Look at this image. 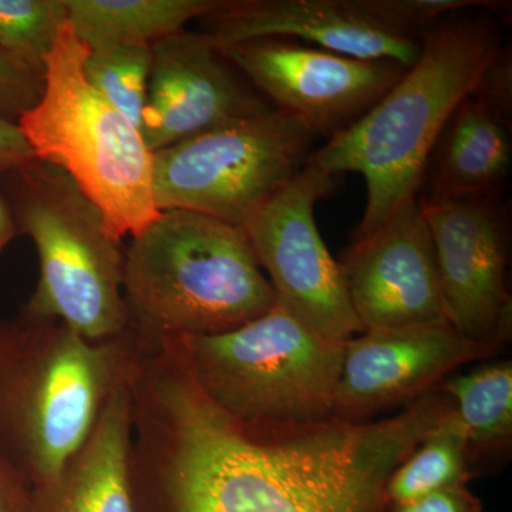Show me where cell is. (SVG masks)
Instances as JSON below:
<instances>
[{
  "label": "cell",
  "mask_w": 512,
  "mask_h": 512,
  "mask_svg": "<svg viewBox=\"0 0 512 512\" xmlns=\"http://www.w3.org/2000/svg\"><path fill=\"white\" fill-rule=\"evenodd\" d=\"M87 52L67 22L47 57L42 97L16 124L36 160L62 168L117 238H133L160 215L153 153L140 130L87 82Z\"/></svg>",
  "instance_id": "6"
},
{
  "label": "cell",
  "mask_w": 512,
  "mask_h": 512,
  "mask_svg": "<svg viewBox=\"0 0 512 512\" xmlns=\"http://www.w3.org/2000/svg\"><path fill=\"white\" fill-rule=\"evenodd\" d=\"M151 70V46L89 50L83 73L90 86L141 133Z\"/></svg>",
  "instance_id": "22"
},
{
  "label": "cell",
  "mask_w": 512,
  "mask_h": 512,
  "mask_svg": "<svg viewBox=\"0 0 512 512\" xmlns=\"http://www.w3.org/2000/svg\"><path fill=\"white\" fill-rule=\"evenodd\" d=\"M420 40L419 57L396 86L308 158L326 173L365 180V214L352 239L372 234L419 197L444 127L503 47L497 26L484 19H443Z\"/></svg>",
  "instance_id": "2"
},
{
  "label": "cell",
  "mask_w": 512,
  "mask_h": 512,
  "mask_svg": "<svg viewBox=\"0 0 512 512\" xmlns=\"http://www.w3.org/2000/svg\"><path fill=\"white\" fill-rule=\"evenodd\" d=\"M367 15L384 28L399 35L420 39L424 33L443 20L464 9L497 10L500 3L493 0H356Z\"/></svg>",
  "instance_id": "23"
},
{
  "label": "cell",
  "mask_w": 512,
  "mask_h": 512,
  "mask_svg": "<svg viewBox=\"0 0 512 512\" xmlns=\"http://www.w3.org/2000/svg\"><path fill=\"white\" fill-rule=\"evenodd\" d=\"M476 474L466 430L453 410L390 474L384 488L386 507L410 503L454 485H467Z\"/></svg>",
  "instance_id": "20"
},
{
  "label": "cell",
  "mask_w": 512,
  "mask_h": 512,
  "mask_svg": "<svg viewBox=\"0 0 512 512\" xmlns=\"http://www.w3.org/2000/svg\"><path fill=\"white\" fill-rule=\"evenodd\" d=\"M201 20L217 47L258 39L311 43L356 59L389 60L410 67L421 40L384 28L356 0H222Z\"/></svg>",
  "instance_id": "15"
},
{
  "label": "cell",
  "mask_w": 512,
  "mask_h": 512,
  "mask_svg": "<svg viewBox=\"0 0 512 512\" xmlns=\"http://www.w3.org/2000/svg\"><path fill=\"white\" fill-rule=\"evenodd\" d=\"M202 393L245 424L330 419L345 342H330L276 305L241 328L185 338Z\"/></svg>",
  "instance_id": "7"
},
{
  "label": "cell",
  "mask_w": 512,
  "mask_h": 512,
  "mask_svg": "<svg viewBox=\"0 0 512 512\" xmlns=\"http://www.w3.org/2000/svg\"><path fill=\"white\" fill-rule=\"evenodd\" d=\"M32 487L0 453V512H30Z\"/></svg>",
  "instance_id": "28"
},
{
  "label": "cell",
  "mask_w": 512,
  "mask_h": 512,
  "mask_svg": "<svg viewBox=\"0 0 512 512\" xmlns=\"http://www.w3.org/2000/svg\"><path fill=\"white\" fill-rule=\"evenodd\" d=\"M338 262L363 332L448 322L420 197L399 205L372 234L352 239Z\"/></svg>",
  "instance_id": "13"
},
{
  "label": "cell",
  "mask_w": 512,
  "mask_h": 512,
  "mask_svg": "<svg viewBox=\"0 0 512 512\" xmlns=\"http://www.w3.org/2000/svg\"><path fill=\"white\" fill-rule=\"evenodd\" d=\"M222 0H64L89 50L151 46L220 8Z\"/></svg>",
  "instance_id": "18"
},
{
  "label": "cell",
  "mask_w": 512,
  "mask_h": 512,
  "mask_svg": "<svg viewBox=\"0 0 512 512\" xmlns=\"http://www.w3.org/2000/svg\"><path fill=\"white\" fill-rule=\"evenodd\" d=\"M123 298L146 346L231 332L276 303L244 229L183 210L160 211L133 237Z\"/></svg>",
  "instance_id": "4"
},
{
  "label": "cell",
  "mask_w": 512,
  "mask_h": 512,
  "mask_svg": "<svg viewBox=\"0 0 512 512\" xmlns=\"http://www.w3.org/2000/svg\"><path fill=\"white\" fill-rule=\"evenodd\" d=\"M276 110L296 117L316 137L332 140L386 96L409 67L356 59L286 39L218 47Z\"/></svg>",
  "instance_id": "10"
},
{
  "label": "cell",
  "mask_w": 512,
  "mask_h": 512,
  "mask_svg": "<svg viewBox=\"0 0 512 512\" xmlns=\"http://www.w3.org/2000/svg\"><path fill=\"white\" fill-rule=\"evenodd\" d=\"M505 348L461 335L448 322L366 330L345 342L332 416L363 423L414 402L458 367L503 355Z\"/></svg>",
  "instance_id": "12"
},
{
  "label": "cell",
  "mask_w": 512,
  "mask_h": 512,
  "mask_svg": "<svg viewBox=\"0 0 512 512\" xmlns=\"http://www.w3.org/2000/svg\"><path fill=\"white\" fill-rule=\"evenodd\" d=\"M316 138L296 117L275 109L158 150V211L197 212L242 228L302 170Z\"/></svg>",
  "instance_id": "8"
},
{
  "label": "cell",
  "mask_w": 512,
  "mask_h": 512,
  "mask_svg": "<svg viewBox=\"0 0 512 512\" xmlns=\"http://www.w3.org/2000/svg\"><path fill=\"white\" fill-rule=\"evenodd\" d=\"M338 175L303 165L242 227L259 266L268 272L276 305L320 338L343 343L363 333L350 305L339 262L320 237L315 207Z\"/></svg>",
  "instance_id": "9"
},
{
  "label": "cell",
  "mask_w": 512,
  "mask_h": 512,
  "mask_svg": "<svg viewBox=\"0 0 512 512\" xmlns=\"http://www.w3.org/2000/svg\"><path fill=\"white\" fill-rule=\"evenodd\" d=\"M0 192L39 258V281L25 308L93 342L124 335L126 249L100 208L62 168L40 160L0 175Z\"/></svg>",
  "instance_id": "5"
},
{
  "label": "cell",
  "mask_w": 512,
  "mask_h": 512,
  "mask_svg": "<svg viewBox=\"0 0 512 512\" xmlns=\"http://www.w3.org/2000/svg\"><path fill=\"white\" fill-rule=\"evenodd\" d=\"M272 110L201 30L183 29L151 45L141 121L151 153Z\"/></svg>",
  "instance_id": "14"
},
{
  "label": "cell",
  "mask_w": 512,
  "mask_h": 512,
  "mask_svg": "<svg viewBox=\"0 0 512 512\" xmlns=\"http://www.w3.org/2000/svg\"><path fill=\"white\" fill-rule=\"evenodd\" d=\"M384 512H484V507L467 485H454L410 503L389 505Z\"/></svg>",
  "instance_id": "26"
},
{
  "label": "cell",
  "mask_w": 512,
  "mask_h": 512,
  "mask_svg": "<svg viewBox=\"0 0 512 512\" xmlns=\"http://www.w3.org/2000/svg\"><path fill=\"white\" fill-rule=\"evenodd\" d=\"M35 160V154L18 124L0 116V175Z\"/></svg>",
  "instance_id": "27"
},
{
  "label": "cell",
  "mask_w": 512,
  "mask_h": 512,
  "mask_svg": "<svg viewBox=\"0 0 512 512\" xmlns=\"http://www.w3.org/2000/svg\"><path fill=\"white\" fill-rule=\"evenodd\" d=\"M429 225L444 311L461 335L507 348L512 299L507 286L508 224L495 194L420 198Z\"/></svg>",
  "instance_id": "11"
},
{
  "label": "cell",
  "mask_w": 512,
  "mask_h": 512,
  "mask_svg": "<svg viewBox=\"0 0 512 512\" xmlns=\"http://www.w3.org/2000/svg\"><path fill=\"white\" fill-rule=\"evenodd\" d=\"M439 390L450 400L467 433L474 463L510 453L512 362L493 360L464 375L447 377Z\"/></svg>",
  "instance_id": "19"
},
{
  "label": "cell",
  "mask_w": 512,
  "mask_h": 512,
  "mask_svg": "<svg viewBox=\"0 0 512 512\" xmlns=\"http://www.w3.org/2000/svg\"><path fill=\"white\" fill-rule=\"evenodd\" d=\"M45 80L20 70L0 53V116L18 121L40 100Z\"/></svg>",
  "instance_id": "25"
},
{
  "label": "cell",
  "mask_w": 512,
  "mask_h": 512,
  "mask_svg": "<svg viewBox=\"0 0 512 512\" xmlns=\"http://www.w3.org/2000/svg\"><path fill=\"white\" fill-rule=\"evenodd\" d=\"M130 373L62 471L33 488L30 512H136L130 470Z\"/></svg>",
  "instance_id": "16"
},
{
  "label": "cell",
  "mask_w": 512,
  "mask_h": 512,
  "mask_svg": "<svg viewBox=\"0 0 512 512\" xmlns=\"http://www.w3.org/2000/svg\"><path fill=\"white\" fill-rule=\"evenodd\" d=\"M426 198L495 194L511 168L510 126L468 96L450 117L434 147Z\"/></svg>",
  "instance_id": "17"
},
{
  "label": "cell",
  "mask_w": 512,
  "mask_h": 512,
  "mask_svg": "<svg viewBox=\"0 0 512 512\" xmlns=\"http://www.w3.org/2000/svg\"><path fill=\"white\" fill-rule=\"evenodd\" d=\"M19 235L18 227H16L12 215H10L8 205L3 200L2 192H0V255L3 254L10 242Z\"/></svg>",
  "instance_id": "29"
},
{
  "label": "cell",
  "mask_w": 512,
  "mask_h": 512,
  "mask_svg": "<svg viewBox=\"0 0 512 512\" xmlns=\"http://www.w3.org/2000/svg\"><path fill=\"white\" fill-rule=\"evenodd\" d=\"M140 348L130 329L93 342L25 306L0 320V453L32 490L83 446Z\"/></svg>",
  "instance_id": "3"
},
{
  "label": "cell",
  "mask_w": 512,
  "mask_h": 512,
  "mask_svg": "<svg viewBox=\"0 0 512 512\" xmlns=\"http://www.w3.org/2000/svg\"><path fill=\"white\" fill-rule=\"evenodd\" d=\"M130 393L131 484L163 512H384L390 474L453 410L436 387L389 419L239 423L198 387L185 338L141 349Z\"/></svg>",
  "instance_id": "1"
},
{
  "label": "cell",
  "mask_w": 512,
  "mask_h": 512,
  "mask_svg": "<svg viewBox=\"0 0 512 512\" xmlns=\"http://www.w3.org/2000/svg\"><path fill=\"white\" fill-rule=\"evenodd\" d=\"M485 109L494 113L507 126L512 114V59L510 45H503L481 74L470 94Z\"/></svg>",
  "instance_id": "24"
},
{
  "label": "cell",
  "mask_w": 512,
  "mask_h": 512,
  "mask_svg": "<svg viewBox=\"0 0 512 512\" xmlns=\"http://www.w3.org/2000/svg\"><path fill=\"white\" fill-rule=\"evenodd\" d=\"M67 22L64 0H0V53L45 80L47 57Z\"/></svg>",
  "instance_id": "21"
}]
</instances>
